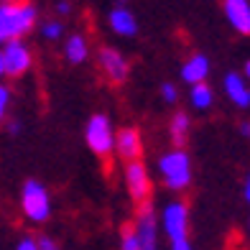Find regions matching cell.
Listing matches in <instances>:
<instances>
[{"instance_id": "6da1fadb", "label": "cell", "mask_w": 250, "mask_h": 250, "mask_svg": "<svg viewBox=\"0 0 250 250\" xmlns=\"http://www.w3.org/2000/svg\"><path fill=\"white\" fill-rule=\"evenodd\" d=\"M39 23V8L33 0H0V46L26 39Z\"/></svg>"}, {"instance_id": "7a4b0ae2", "label": "cell", "mask_w": 250, "mask_h": 250, "mask_svg": "<svg viewBox=\"0 0 250 250\" xmlns=\"http://www.w3.org/2000/svg\"><path fill=\"white\" fill-rule=\"evenodd\" d=\"M158 225L161 235L166 237L168 250H194L189 237V207L181 199L166 202L158 212Z\"/></svg>"}, {"instance_id": "3957f363", "label": "cell", "mask_w": 250, "mask_h": 250, "mask_svg": "<svg viewBox=\"0 0 250 250\" xmlns=\"http://www.w3.org/2000/svg\"><path fill=\"white\" fill-rule=\"evenodd\" d=\"M156 171L158 179L164 181L166 189L171 191H184L191 187V179H194V168H191V158L184 148H171L158 156L156 161Z\"/></svg>"}, {"instance_id": "277c9868", "label": "cell", "mask_w": 250, "mask_h": 250, "mask_svg": "<svg viewBox=\"0 0 250 250\" xmlns=\"http://www.w3.org/2000/svg\"><path fill=\"white\" fill-rule=\"evenodd\" d=\"M115 138H118V130H115V123L110 120V115H105V112L89 115L84 125V143L89 146V151L95 156L110 158L115 153Z\"/></svg>"}, {"instance_id": "5b68a950", "label": "cell", "mask_w": 250, "mask_h": 250, "mask_svg": "<svg viewBox=\"0 0 250 250\" xmlns=\"http://www.w3.org/2000/svg\"><path fill=\"white\" fill-rule=\"evenodd\" d=\"M21 212H23V217L33 225H43L49 222L51 217V194L49 189L41 184L36 179H28L23 189H21Z\"/></svg>"}, {"instance_id": "8992f818", "label": "cell", "mask_w": 250, "mask_h": 250, "mask_svg": "<svg viewBox=\"0 0 250 250\" xmlns=\"http://www.w3.org/2000/svg\"><path fill=\"white\" fill-rule=\"evenodd\" d=\"M123 184H125V191H128V197H130V202L135 204V207L151 202V194H153L151 174H148V166H146L141 158H135V161H125Z\"/></svg>"}, {"instance_id": "52a82bcc", "label": "cell", "mask_w": 250, "mask_h": 250, "mask_svg": "<svg viewBox=\"0 0 250 250\" xmlns=\"http://www.w3.org/2000/svg\"><path fill=\"white\" fill-rule=\"evenodd\" d=\"M133 227L138 232L141 250H161V225H158V214L153 212L151 202L138 204V212L133 217Z\"/></svg>"}, {"instance_id": "ba28073f", "label": "cell", "mask_w": 250, "mask_h": 250, "mask_svg": "<svg viewBox=\"0 0 250 250\" xmlns=\"http://www.w3.org/2000/svg\"><path fill=\"white\" fill-rule=\"evenodd\" d=\"M97 66L110 84H123L130 77V62L115 46H100L97 49Z\"/></svg>"}, {"instance_id": "9c48e42d", "label": "cell", "mask_w": 250, "mask_h": 250, "mask_svg": "<svg viewBox=\"0 0 250 250\" xmlns=\"http://www.w3.org/2000/svg\"><path fill=\"white\" fill-rule=\"evenodd\" d=\"M3 56H5V77L8 79H21L33 66V51L23 39L3 43Z\"/></svg>"}, {"instance_id": "30bf717a", "label": "cell", "mask_w": 250, "mask_h": 250, "mask_svg": "<svg viewBox=\"0 0 250 250\" xmlns=\"http://www.w3.org/2000/svg\"><path fill=\"white\" fill-rule=\"evenodd\" d=\"M107 26L120 39H133L138 33V18L125 3H115L107 10Z\"/></svg>"}, {"instance_id": "8fae6325", "label": "cell", "mask_w": 250, "mask_h": 250, "mask_svg": "<svg viewBox=\"0 0 250 250\" xmlns=\"http://www.w3.org/2000/svg\"><path fill=\"white\" fill-rule=\"evenodd\" d=\"M222 13L235 33L250 36V0H222Z\"/></svg>"}, {"instance_id": "7c38bea8", "label": "cell", "mask_w": 250, "mask_h": 250, "mask_svg": "<svg viewBox=\"0 0 250 250\" xmlns=\"http://www.w3.org/2000/svg\"><path fill=\"white\" fill-rule=\"evenodd\" d=\"M222 89H225V97L230 100L235 107L250 110V79L245 74H237V72L225 74Z\"/></svg>"}, {"instance_id": "4fadbf2b", "label": "cell", "mask_w": 250, "mask_h": 250, "mask_svg": "<svg viewBox=\"0 0 250 250\" xmlns=\"http://www.w3.org/2000/svg\"><path fill=\"white\" fill-rule=\"evenodd\" d=\"M143 153V138L141 133L128 125V128H120L118 130V138H115V156L120 161H135V158H141Z\"/></svg>"}, {"instance_id": "5bb4252c", "label": "cell", "mask_w": 250, "mask_h": 250, "mask_svg": "<svg viewBox=\"0 0 250 250\" xmlns=\"http://www.w3.org/2000/svg\"><path fill=\"white\" fill-rule=\"evenodd\" d=\"M209 59L204 54H191L184 59V64H181V69H179V77H181V82L184 84H199V82H207V77H209Z\"/></svg>"}, {"instance_id": "9a60e30c", "label": "cell", "mask_w": 250, "mask_h": 250, "mask_svg": "<svg viewBox=\"0 0 250 250\" xmlns=\"http://www.w3.org/2000/svg\"><path fill=\"white\" fill-rule=\"evenodd\" d=\"M64 59L69 64H84L89 59V41L84 33H72L64 41Z\"/></svg>"}, {"instance_id": "2e32d148", "label": "cell", "mask_w": 250, "mask_h": 250, "mask_svg": "<svg viewBox=\"0 0 250 250\" xmlns=\"http://www.w3.org/2000/svg\"><path fill=\"white\" fill-rule=\"evenodd\" d=\"M189 130H191V120L184 110H176L171 120H168V138H171L174 146L184 148L187 141H189Z\"/></svg>"}, {"instance_id": "e0dca14e", "label": "cell", "mask_w": 250, "mask_h": 250, "mask_svg": "<svg viewBox=\"0 0 250 250\" xmlns=\"http://www.w3.org/2000/svg\"><path fill=\"white\" fill-rule=\"evenodd\" d=\"M189 105H191V110H197V112L209 110L214 105V89H212V84H207V82L191 84L189 87Z\"/></svg>"}, {"instance_id": "ac0fdd59", "label": "cell", "mask_w": 250, "mask_h": 250, "mask_svg": "<svg viewBox=\"0 0 250 250\" xmlns=\"http://www.w3.org/2000/svg\"><path fill=\"white\" fill-rule=\"evenodd\" d=\"M118 250H141V243H138V232H135L133 222L123 225V230H120V243H118Z\"/></svg>"}, {"instance_id": "d6986e66", "label": "cell", "mask_w": 250, "mask_h": 250, "mask_svg": "<svg viewBox=\"0 0 250 250\" xmlns=\"http://www.w3.org/2000/svg\"><path fill=\"white\" fill-rule=\"evenodd\" d=\"M41 36L46 41H59L64 39V23L59 18H51V21H43L41 23Z\"/></svg>"}, {"instance_id": "ffe728a7", "label": "cell", "mask_w": 250, "mask_h": 250, "mask_svg": "<svg viewBox=\"0 0 250 250\" xmlns=\"http://www.w3.org/2000/svg\"><path fill=\"white\" fill-rule=\"evenodd\" d=\"M10 102H13V92H10V87H8V84L0 82V125H3L5 118H8Z\"/></svg>"}, {"instance_id": "44dd1931", "label": "cell", "mask_w": 250, "mask_h": 250, "mask_svg": "<svg viewBox=\"0 0 250 250\" xmlns=\"http://www.w3.org/2000/svg\"><path fill=\"white\" fill-rule=\"evenodd\" d=\"M158 95H161V100L166 102V105H176V102H179V87L174 82H161Z\"/></svg>"}, {"instance_id": "7402d4cb", "label": "cell", "mask_w": 250, "mask_h": 250, "mask_svg": "<svg viewBox=\"0 0 250 250\" xmlns=\"http://www.w3.org/2000/svg\"><path fill=\"white\" fill-rule=\"evenodd\" d=\"M16 250H41V245H39V237H31V235L21 237V240L16 243Z\"/></svg>"}, {"instance_id": "603a6c76", "label": "cell", "mask_w": 250, "mask_h": 250, "mask_svg": "<svg viewBox=\"0 0 250 250\" xmlns=\"http://www.w3.org/2000/svg\"><path fill=\"white\" fill-rule=\"evenodd\" d=\"M39 245H41V250H62V248L56 245V243L51 240V237H46V235L39 237Z\"/></svg>"}, {"instance_id": "cb8c5ba5", "label": "cell", "mask_w": 250, "mask_h": 250, "mask_svg": "<svg viewBox=\"0 0 250 250\" xmlns=\"http://www.w3.org/2000/svg\"><path fill=\"white\" fill-rule=\"evenodd\" d=\"M56 13H59V16H69L72 13V3H69V0H59V3H56Z\"/></svg>"}, {"instance_id": "d4e9b609", "label": "cell", "mask_w": 250, "mask_h": 250, "mask_svg": "<svg viewBox=\"0 0 250 250\" xmlns=\"http://www.w3.org/2000/svg\"><path fill=\"white\" fill-rule=\"evenodd\" d=\"M243 197H245V202L250 204V171H248V176H245V184H243Z\"/></svg>"}, {"instance_id": "484cf974", "label": "cell", "mask_w": 250, "mask_h": 250, "mask_svg": "<svg viewBox=\"0 0 250 250\" xmlns=\"http://www.w3.org/2000/svg\"><path fill=\"white\" fill-rule=\"evenodd\" d=\"M240 135H243V138H250V120L240 123Z\"/></svg>"}, {"instance_id": "4316f807", "label": "cell", "mask_w": 250, "mask_h": 250, "mask_svg": "<svg viewBox=\"0 0 250 250\" xmlns=\"http://www.w3.org/2000/svg\"><path fill=\"white\" fill-rule=\"evenodd\" d=\"M5 77V56H3V46H0V79Z\"/></svg>"}, {"instance_id": "83f0119b", "label": "cell", "mask_w": 250, "mask_h": 250, "mask_svg": "<svg viewBox=\"0 0 250 250\" xmlns=\"http://www.w3.org/2000/svg\"><path fill=\"white\" fill-rule=\"evenodd\" d=\"M8 130H10V133L16 135V133L21 130V123H18V120H10V123H8Z\"/></svg>"}, {"instance_id": "f1b7e54d", "label": "cell", "mask_w": 250, "mask_h": 250, "mask_svg": "<svg viewBox=\"0 0 250 250\" xmlns=\"http://www.w3.org/2000/svg\"><path fill=\"white\" fill-rule=\"evenodd\" d=\"M243 74L250 79V59H248V62H245V66H243Z\"/></svg>"}, {"instance_id": "f546056e", "label": "cell", "mask_w": 250, "mask_h": 250, "mask_svg": "<svg viewBox=\"0 0 250 250\" xmlns=\"http://www.w3.org/2000/svg\"><path fill=\"white\" fill-rule=\"evenodd\" d=\"M115 3H128V0H115Z\"/></svg>"}, {"instance_id": "4dcf8cb0", "label": "cell", "mask_w": 250, "mask_h": 250, "mask_svg": "<svg viewBox=\"0 0 250 250\" xmlns=\"http://www.w3.org/2000/svg\"><path fill=\"white\" fill-rule=\"evenodd\" d=\"M248 232H250V220H248Z\"/></svg>"}]
</instances>
